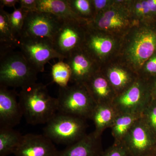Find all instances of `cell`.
<instances>
[{
    "instance_id": "cell-1",
    "label": "cell",
    "mask_w": 156,
    "mask_h": 156,
    "mask_svg": "<svg viewBox=\"0 0 156 156\" xmlns=\"http://www.w3.org/2000/svg\"><path fill=\"white\" fill-rule=\"evenodd\" d=\"M20 107L30 125L46 124L58 112L57 98L50 96L47 86L42 83L29 84L18 94Z\"/></svg>"
},
{
    "instance_id": "cell-2",
    "label": "cell",
    "mask_w": 156,
    "mask_h": 156,
    "mask_svg": "<svg viewBox=\"0 0 156 156\" xmlns=\"http://www.w3.org/2000/svg\"><path fill=\"white\" fill-rule=\"evenodd\" d=\"M37 74L21 51L1 54L0 85L22 88L36 82Z\"/></svg>"
},
{
    "instance_id": "cell-3",
    "label": "cell",
    "mask_w": 156,
    "mask_h": 156,
    "mask_svg": "<svg viewBox=\"0 0 156 156\" xmlns=\"http://www.w3.org/2000/svg\"><path fill=\"white\" fill-rule=\"evenodd\" d=\"M86 119L57 112L44 128L45 136L58 144L71 145L87 134Z\"/></svg>"
},
{
    "instance_id": "cell-4",
    "label": "cell",
    "mask_w": 156,
    "mask_h": 156,
    "mask_svg": "<svg viewBox=\"0 0 156 156\" xmlns=\"http://www.w3.org/2000/svg\"><path fill=\"white\" fill-rule=\"evenodd\" d=\"M57 101L58 112L86 120L91 119L96 105L83 84L59 87Z\"/></svg>"
},
{
    "instance_id": "cell-5",
    "label": "cell",
    "mask_w": 156,
    "mask_h": 156,
    "mask_svg": "<svg viewBox=\"0 0 156 156\" xmlns=\"http://www.w3.org/2000/svg\"><path fill=\"white\" fill-rule=\"evenodd\" d=\"M152 23L135 30L126 46V58L134 69H139L156 53V25Z\"/></svg>"
},
{
    "instance_id": "cell-6",
    "label": "cell",
    "mask_w": 156,
    "mask_h": 156,
    "mask_svg": "<svg viewBox=\"0 0 156 156\" xmlns=\"http://www.w3.org/2000/svg\"><path fill=\"white\" fill-rule=\"evenodd\" d=\"M152 101L147 80L138 78L131 87L116 95L112 105L118 114L141 115Z\"/></svg>"
},
{
    "instance_id": "cell-7",
    "label": "cell",
    "mask_w": 156,
    "mask_h": 156,
    "mask_svg": "<svg viewBox=\"0 0 156 156\" xmlns=\"http://www.w3.org/2000/svg\"><path fill=\"white\" fill-rule=\"evenodd\" d=\"M63 20L44 11H29L26 17L21 37L42 39L53 43Z\"/></svg>"
},
{
    "instance_id": "cell-8",
    "label": "cell",
    "mask_w": 156,
    "mask_h": 156,
    "mask_svg": "<svg viewBox=\"0 0 156 156\" xmlns=\"http://www.w3.org/2000/svg\"><path fill=\"white\" fill-rule=\"evenodd\" d=\"M18 47L38 73L44 72L45 65L50 59L58 58L59 61L65 59L56 51L53 43L47 40L22 37L19 40Z\"/></svg>"
},
{
    "instance_id": "cell-9",
    "label": "cell",
    "mask_w": 156,
    "mask_h": 156,
    "mask_svg": "<svg viewBox=\"0 0 156 156\" xmlns=\"http://www.w3.org/2000/svg\"><path fill=\"white\" fill-rule=\"evenodd\" d=\"M87 23L75 20H63L54 37L53 44L56 51L65 59L83 47L87 31L83 26Z\"/></svg>"
},
{
    "instance_id": "cell-10",
    "label": "cell",
    "mask_w": 156,
    "mask_h": 156,
    "mask_svg": "<svg viewBox=\"0 0 156 156\" xmlns=\"http://www.w3.org/2000/svg\"><path fill=\"white\" fill-rule=\"evenodd\" d=\"M133 156H153L156 137L141 117L134 123L122 142Z\"/></svg>"
},
{
    "instance_id": "cell-11",
    "label": "cell",
    "mask_w": 156,
    "mask_h": 156,
    "mask_svg": "<svg viewBox=\"0 0 156 156\" xmlns=\"http://www.w3.org/2000/svg\"><path fill=\"white\" fill-rule=\"evenodd\" d=\"M58 151L53 142L44 134H27L14 151L15 156H58Z\"/></svg>"
},
{
    "instance_id": "cell-12",
    "label": "cell",
    "mask_w": 156,
    "mask_h": 156,
    "mask_svg": "<svg viewBox=\"0 0 156 156\" xmlns=\"http://www.w3.org/2000/svg\"><path fill=\"white\" fill-rule=\"evenodd\" d=\"M0 85V128H12L19 125L23 114L18 94Z\"/></svg>"
},
{
    "instance_id": "cell-13",
    "label": "cell",
    "mask_w": 156,
    "mask_h": 156,
    "mask_svg": "<svg viewBox=\"0 0 156 156\" xmlns=\"http://www.w3.org/2000/svg\"><path fill=\"white\" fill-rule=\"evenodd\" d=\"M66 60L71 70L70 82L75 84H83L97 73L95 68V59L83 47L73 51Z\"/></svg>"
},
{
    "instance_id": "cell-14",
    "label": "cell",
    "mask_w": 156,
    "mask_h": 156,
    "mask_svg": "<svg viewBox=\"0 0 156 156\" xmlns=\"http://www.w3.org/2000/svg\"><path fill=\"white\" fill-rule=\"evenodd\" d=\"M103 151L101 136H96L93 131L59 151L58 156H100Z\"/></svg>"
},
{
    "instance_id": "cell-15",
    "label": "cell",
    "mask_w": 156,
    "mask_h": 156,
    "mask_svg": "<svg viewBox=\"0 0 156 156\" xmlns=\"http://www.w3.org/2000/svg\"><path fill=\"white\" fill-rule=\"evenodd\" d=\"M83 85L96 105L112 104L116 96V93L108 79L97 73Z\"/></svg>"
},
{
    "instance_id": "cell-16",
    "label": "cell",
    "mask_w": 156,
    "mask_h": 156,
    "mask_svg": "<svg viewBox=\"0 0 156 156\" xmlns=\"http://www.w3.org/2000/svg\"><path fill=\"white\" fill-rule=\"evenodd\" d=\"M128 20L124 12L111 9L98 13L88 23L90 27L100 30H115L127 26Z\"/></svg>"
},
{
    "instance_id": "cell-17",
    "label": "cell",
    "mask_w": 156,
    "mask_h": 156,
    "mask_svg": "<svg viewBox=\"0 0 156 156\" xmlns=\"http://www.w3.org/2000/svg\"><path fill=\"white\" fill-rule=\"evenodd\" d=\"M37 11H44L56 15L63 20H75L88 23L73 11L67 0H37Z\"/></svg>"
},
{
    "instance_id": "cell-18",
    "label": "cell",
    "mask_w": 156,
    "mask_h": 156,
    "mask_svg": "<svg viewBox=\"0 0 156 156\" xmlns=\"http://www.w3.org/2000/svg\"><path fill=\"white\" fill-rule=\"evenodd\" d=\"M118 115L112 104L96 105L91 118L95 125V135L100 137L105 129L111 128Z\"/></svg>"
},
{
    "instance_id": "cell-19",
    "label": "cell",
    "mask_w": 156,
    "mask_h": 156,
    "mask_svg": "<svg viewBox=\"0 0 156 156\" xmlns=\"http://www.w3.org/2000/svg\"><path fill=\"white\" fill-rule=\"evenodd\" d=\"M0 6V44L1 54L12 51L18 47L19 40L14 36L9 22V13Z\"/></svg>"
},
{
    "instance_id": "cell-20",
    "label": "cell",
    "mask_w": 156,
    "mask_h": 156,
    "mask_svg": "<svg viewBox=\"0 0 156 156\" xmlns=\"http://www.w3.org/2000/svg\"><path fill=\"white\" fill-rule=\"evenodd\" d=\"M141 116L131 114H118L111 128L112 135L114 138V142H122L134 123Z\"/></svg>"
},
{
    "instance_id": "cell-21",
    "label": "cell",
    "mask_w": 156,
    "mask_h": 156,
    "mask_svg": "<svg viewBox=\"0 0 156 156\" xmlns=\"http://www.w3.org/2000/svg\"><path fill=\"white\" fill-rule=\"evenodd\" d=\"M23 135L12 128H0V156H8L14 153Z\"/></svg>"
},
{
    "instance_id": "cell-22",
    "label": "cell",
    "mask_w": 156,
    "mask_h": 156,
    "mask_svg": "<svg viewBox=\"0 0 156 156\" xmlns=\"http://www.w3.org/2000/svg\"><path fill=\"white\" fill-rule=\"evenodd\" d=\"M106 78L117 95L131 87L138 78H134L122 69L112 68L108 71Z\"/></svg>"
},
{
    "instance_id": "cell-23",
    "label": "cell",
    "mask_w": 156,
    "mask_h": 156,
    "mask_svg": "<svg viewBox=\"0 0 156 156\" xmlns=\"http://www.w3.org/2000/svg\"><path fill=\"white\" fill-rule=\"evenodd\" d=\"M53 82L59 87L68 86L71 78V70L68 64L63 61H59L54 65L51 69Z\"/></svg>"
},
{
    "instance_id": "cell-24",
    "label": "cell",
    "mask_w": 156,
    "mask_h": 156,
    "mask_svg": "<svg viewBox=\"0 0 156 156\" xmlns=\"http://www.w3.org/2000/svg\"><path fill=\"white\" fill-rule=\"evenodd\" d=\"M29 12L27 10L20 8L14 9L12 13H9V22L14 36L18 40L22 36L23 28L26 17Z\"/></svg>"
},
{
    "instance_id": "cell-25",
    "label": "cell",
    "mask_w": 156,
    "mask_h": 156,
    "mask_svg": "<svg viewBox=\"0 0 156 156\" xmlns=\"http://www.w3.org/2000/svg\"><path fill=\"white\" fill-rule=\"evenodd\" d=\"M134 13L136 16L151 20L156 17V0L140 1L134 6Z\"/></svg>"
},
{
    "instance_id": "cell-26",
    "label": "cell",
    "mask_w": 156,
    "mask_h": 156,
    "mask_svg": "<svg viewBox=\"0 0 156 156\" xmlns=\"http://www.w3.org/2000/svg\"><path fill=\"white\" fill-rule=\"evenodd\" d=\"M67 1L73 11L81 18L88 20L86 18L88 17H91L92 14H93V12H92V6L93 5L92 1L88 0Z\"/></svg>"
},
{
    "instance_id": "cell-27",
    "label": "cell",
    "mask_w": 156,
    "mask_h": 156,
    "mask_svg": "<svg viewBox=\"0 0 156 156\" xmlns=\"http://www.w3.org/2000/svg\"><path fill=\"white\" fill-rule=\"evenodd\" d=\"M141 117L156 137V101H152L142 113Z\"/></svg>"
},
{
    "instance_id": "cell-28",
    "label": "cell",
    "mask_w": 156,
    "mask_h": 156,
    "mask_svg": "<svg viewBox=\"0 0 156 156\" xmlns=\"http://www.w3.org/2000/svg\"><path fill=\"white\" fill-rule=\"evenodd\" d=\"M100 156H133L123 142L114 143Z\"/></svg>"
},
{
    "instance_id": "cell-29",
    "label": "cell",
    "mask_w": 156,
    "mask_h": 156,
    "mask_svg": "<svg viewBox=\"0 0 156 156\" xmlns=\"http://www.w3.org/2000/svg\"><path fill=\"white\" fill-rule=\"evenodd\" d=\"M145 70L147 75L144 79L156 77V53L147 62Z\"/></svg>"
},
{
    "instance_id": "cell-30",
    "label": "cell",
    "mask_w": 156,
    "mask_h": 156,
    "mask_svg": "<svg viewBox=\"0 0 156 156\" xmlns=\"http://www.w3.org/2000/svg\"><path fill=\"white\" fill-rule=\"evenodd\" d=\"M20 8L28 11H37V0H20Z\"/></svg>"
},
{
    "instance_id": "cell-31",
    "label": "cell",
    "mask_w": 156,
    "mask_h": 156,
    "mask_svg": "<svg viewBox=\"0 0 156 156\" xmlns=\"http://www.w3.org/2000/svg\"><path fill=\"white\" fill-rule=\"evenodd\" d=\"M153 100L156 101V77L146 80Z\"/></svg>"
},
{
    "instance_id": "cell-32",
    "label": "cell",
    "mask_w": 156,
    "mask_h": 156,
    "mask_svg": "<svg viewBox=\"0 0 156 156\" xmlns=\"http://www.w3.org/2000/svg\"><path fill=\"white\" fill-rule=\"evenodd\" d=\"M108 1H101V0H95V1H92L94 9H95V11L97 12V14L98 13V12L101 11L106 7L107 4L108 3Z\"/></svg>"
},
{
    "instance_id": "cell-33",
    "label": "cell",
    "mask_w": 156,
    "mask_h": 156,
    "mask_svg": "<svg viewBox=\"0 0 156 156\" xmlns=\"http://www.w3.org/2000/svg\"><path fill=\"white\" fill-rule=\"evenodd\" d=\"M17 3H19L18 0H1L0 1V6L4 7L7 6L9 7H14L15 9V6Z\"/></svg>"
},
{
    "instance_id": "cell-34",
    "label": "cell",
    "mask_w": 156,
    "mask_h": 156,
    "mask_svg": "<svg viewBox=\"0 0 156 156\" xmlns=\"http://www.w3.org/2000/svg\"><path fill=\"white\" fill-rule=\"evenodd\" d=\"M154 156H156V151L155 152L154 154Z\"/></svg>"
},
{
    "instance_id": "cell-35",
    "label": "cell",
    "mask_w": 156,
    "mask_h": 156,
    "mask_svg": "<svg viewBox=\"0 0 156 156\" xmlns=\"http://www.w3.org/2000/svg\"></svg>"
}]
</instances>
